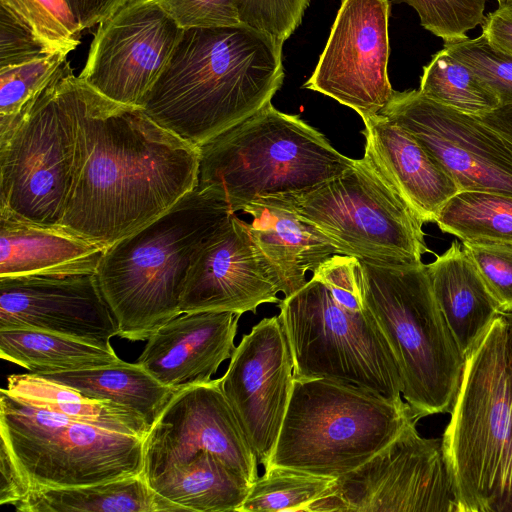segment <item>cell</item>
Here are the masks:
<instances>
[{"label": "cell", "mask_w": 512, "mask_h": 512, "mask_svg": "<svg viewBox=\"0 0 512 512\" xmlns=\"http://www.w3.org/2000/svg\"><path fill=\"white\" fill-rule=\"evenodd\" d=\"M481 27L492 44L512 55V7H498L490 12Z\"/></svg>", "instance_id": "cell-44"}, {"label": "cell", "mask_w": 512, "mask_h": 512, "mask_svg": "<svg viewBox=\"0 0 512 512\" xmlns=\"http://www.w3.org/2000/svg\"><path fill=\"white\" fill-rule=\"evenodd\" d=\"M278 307L294 379H329L402 400L396 359L365 305L361 310L347 308L311 278Z\"/></svg>", "instance_id": "cell-9"}, {"label": "cell", "mask_w": 512, "mask_h": 512, "mask_svg": "<svg viewBox=\"0 0 512 512\" xmlns=\"http://www.w3.org/2000/svg\"><path fill=\"white\" fill-rule=\"evenodd\" d=\"M259 199L293 211L335 241L344 255L404 264L420 263L431 252L423 222L365 157L309 189Z\"/></svg>", "instance_id": "cell-11"}, {"label": "cell", "mask_w": 512, "mask_h": 512, "mask_svg": "<svg viewBox=\"0 0 512 512\" xmlns=\"http://www.w3.org/2000/svg\"><path fill=\"white\" fill-rule=\"evenodd\" d=\"M283 44L243 23L183 30L141 109L200 146L271 102L284 80Z\"/></svg>", "instance_id": "cell-2"}, {"label": "cell", "mask_w": 512, "mask_h": 512, "mask_svg": "<svg viewBox=\"0 0 512 512\" xmlns=\"http://www.w3.org/2000/svg\"><path fill=\"white\" fill-rule=\"evenodd\" d=\"M410 421L364 464L338 477L306 512H460L441 439Z\"/></svg>", "instance_id": "cell-12"}, {"label": "cell", "mask_w": 512, "mask_h": 512, "mask_svg": "<svg viewBox=\"0 0 512 512\" xmlns=\"http://www.w3.org/2000/svg\"><path fill=\"white\" fill-rule=\"evenodd\" d=\"M442 442L460 512H512V312L465 358Z\"/></svg>", "instance_id": "cell-4"}, {"label": "cell", "mask_w": 512, "mask_h": 512, "mask_svg": "<svg viewBox=\"0 0 512 512\" xmlns=\"http://www.w3.org/2000/svg\"><path fill=\"white\" fill-rule=\"evenodd\" d=\"M365 307L396 359L414 416L451 412L465 358L434 296L426 264L359 259Z\"/></svg>", "instance_id": "cell-6"}, {"label": "cell", "mask_w": 512, "mask_h": 512, "mask_svg": "<svg viewBox=\"0 0 512 512\" xmlns=\"http://www.w3.org/2000/svg\"><path fill=\"white\" fill-rule=\"evenodd\" d=\"M498 1V7L504 8V7H512V0H497Z\"/></svg>", "instance_id": "cell-46"}, {"label": "cell", "mask_w": 512, "mask_h": 512, "mask_svg": "<svg viewBox=\"0 0 512 512\" xmlns=\"http://www.w3.org/2000/svg\"><path fill=\"white\" fill-rule=\"evenodd\" d=\"M0 356L38 375L94 369L124 362L114 351L32 329H0Z\"/></svg>", "instance_id": "cell-29"}, {"label": "cell", "mask_w": 512, "mask_h": 512, "mask_svg": "<svg viewBox=\"0 0 512 512\" xmlns=\"http://www.w3.org/2000/svg\"><path fill=\"white\" fill-rule=\"evenodd\" d=\"M198 148L197 188L223 200L233 213L259 198L319 185L354 163L318 130L271 102Z\"/></svg>", "instance_id": "cell-5"}, {"label": "cell", "mask_w": 512, "mask_h": 512, "mask_svg": "<svg viewBox=\"0 0 512 512\" xmlns=\"http://www.w3.org/2000/svg\"><path fill=\"white\" fill-rule=\"evenodd\" d=\"M364 157L424 223L436 222L459 189L441 164L404 128L382 114L363 120Z\"/></svg>", "instance_id": "cell-21"}, {"label": "cell", "mask_w": 512, "mask_h": 512, "mask_svg": "<svg viewBox=\"0 0 512 512\" xmlns=\"http://www.w3.org/2000/svg\"><path fill=\"white\" fill-rule=\"evenodd\" d=\"M0 7L49 53L69 54L80 43L82 30L64 0H0Z\"/></svg>", "instance_id": "cell-34"}, {"label": "cell", "mask_w": 512, "mask_h": 512, "mask_svg": "<svg viewBox=\"0 0 512 512\" xmlns=\"http://www.w3.org/2000/svg\"><path fill=\"white\" fill-rule=\"evenodd\" d=\"M336 479L287 467L266 468L251 484L238 512H306Z\"/></svg>", "instance_id": "cell-32"}, {"label": "cell", "mask_w": 512, "mask_h": 512, "mask_svg": "<svg viewBox=\"0 0 512 512\" xmlns=\"http://www.w3.org/2000/svg\"><path fill=\"white\" fill-rule=\"evenodd\" d=\"M198 169V146L79 78L76 169L60 226L107 248L194 190Z\"/></svg>", "instance_id": "cell-1"}, {"label": "cell", "mask_w": 512, "mask_h": 512, "mask_svg": "<svg viewBox=\"0 0 512 512\" xmlns=\"http://www.w3.org/2000/svg\"><path fill=\"white\" fill-rule=\"evenodd\" d=\"M486 287L502 312H512V245L463 241Z\"/></svg>", "instance_id": "cell-37"}, {"label": "cell", "mask_w": 512, "mask_h": 512, "mask_svg": "<svg viewBox=\"0 0 512 512\" xmlns=\"http://www.w3.org/2000/svg\"><path fill=\"white\" fill-rule=\"evenodd\" d=\"M0 504L14 505L27 494L14 459L6 445L0 441Z\"/></svg>", "instance_id": "cell-43"}, {"label": "cell", "mask_w": 512, "mask_h": 512, "mask_svg": "<svg viewBox=\"0 0 512 512\" xmlns=\"http://www.w3.org/2000/svg\"><path fill=\"white\" fill-rule=\"evenodd\" d=\"M476 117L512 146V104L500 105L496 109Z\"/></svg>", "instance_id": "cell-45"}, {"label": "cell", "mask_w": 512, "mask_h": 512, "mask_svg": "<svg viewBox=\"0 0 512 512\" xmlns=\"http://www.w3.org/2000/svg\"><path fill=\"white\" fill-rule=\"evenodd\" d=\"M435 223L461 242L512 245V196L460 191L444 205Z\"/></svg>", "instance_id": "cell-30"}, {"label": "cell", "mask_w": 512, "mask_h": 512, "mask_svg": "<svg viewBox=\"0 0 512 512\" xmlns=\"http://www.w3.org/2000/svg\"><path fill=\"white\" fill-rule=\"evenodd\" d=\"M427 264L432 290L446 323L466 358L502 312L462 244Z\"/></svg>", "instance_id": "cell-24"}, {"label": "cell", "mask_w": 512, "mask_h": 512, "mask_svg": "<svg viewBox=\"0 0 512 512\" xmlns=\"http://www.w3.org/2000/svg\"><path fill=\"white\" fill-rule=\"evenodd\" d=\"M146 480L165 499L198 512H238L251 487L242 474L206 451Z\"/></svg>", "instance_id": "cell-25"}, {"label": "cell", "mask_w": 512, "mask_h": 512, "mask_svg": "<svg viewBox=\"0 0 512 512\" xmlns=\"http://www.w3.org/2000/svg\"><path fill=\"white\" fill-rule=\"evenodd\" d=\"M106 248L0 210V277L96 273Z\"/></svg>", "instance_id": "cell-22"}, {"label": "cell", "mask_w": 512, "mask_h": 512, "mask_svg": "<svg viewBox=\"0 0 512 512\" xmlns=\"http://www.w3.org/2000/svg\"><path fill=\"white\" fill-rule=\"evenodd\" d=\"M50 54L4 8L0 7V68L19 65Z\"/></svg>", "instance_id": "cell-41"}, {"label": "cell", "mask_w": 512, "mask_h": 512, "mask_svg": "<svg viewBox=\"0 0 512 512\" xmlns=\"http://www.w3.org/2000/svg\"><path fill=\"white\" fill-rule=\"evenodd\" d=\"M40 376L73 388L85 397L124 406L140 415L149 427L175 393L137 362Z\"/></svg>", "instance_id": "cell-28"}, {"label": "cell", "mask_w": 512, "mask_h": 512, "mask_svg": "<svg viewBox=\"0 0 512 512\" xmlns=\"http://www.w3.org/2000/svg\"><path fill=\"white\" fill-rule=\"evenodd\" d=\"M0 441L11 453L27 493L143 473V438L35 407L2 389Z\"/></svg>", "instance_id": "cell-8"}, {"label": "cell", "mask_w": 512, "mask_h": 512, "mask_svg": "<svg viewBox=\"0 0 512 512\" xmlns=\"http://www.w3.org/2000/svg\"><path fill=\"white\" fill-rule=\"evenodd\" d=\"M443 49L466 64L498 98L500 105L512 104V55L492 44L483 34L444 42Z\"/></svg>", "instance_id": "cell-35"}, {"label": "cell", "mask_w": 512, "mask_h": 512, "mask_svg": "<svg viewBox=\"0 0 512 512\" xmlns=\"http://www.w3.org/2000/svg\"><path fill=\"white\" fill-rule=\"evenodd\" d=\"M182 34L158 0H125L98 24L79 78L114 102L142 108Z\"/></svg>", "instance_id": "cell-13"}, {"label": "cell", "mask_w": 512, "mask_h": 512, "mask_svg": "<svg viewBox=\"0 0 512 512\" xmlns=\"http://www.w3.org/2000/svg\"><path fill=\"white\" fill-rule=\"evenodd\" d=\"M13 506L21 512L186 511L156 493L143 473L85 486L33 490Z\"/></svg>", "instance_id": "cell-26"}, {"label": "cell", "mask_w": 512, "mask_h": 512, "mask_svg": "<svg viewBox=\"0 0 512 512\" xmlns=\"http://www.w3.org/2000/svg\"><path fill=\"white\" fill-rule=\"evenodd\" d=\"M416 10L421 25L444 42L467 38L485 19V0H398Z\"/></svg>", "instance_id": "cell-36"}, {"label": "cell", "mask_w": 512, "mask_h": 512, "mask_svg": "<svg viewBox=\"0 0 512 512\" xmlns=\"http://www.w3.org/2000/svg\"><path fill=\"white\" fill-rule=\"evenodd\" d=\"M242 211L252 216L248 230L285 297L307 283V272L332 255L344 254L335 241L291 210L257 199Z\"/></svg>", "instance_id": "cell-23"}, {"label": "cell", "mask_w": 512, "mask_h": 512, "mask_svg": "<svg viewBox=\"0 0 512 512\" xmlns=\"http://www.w3.org/2000/svg\"><path fill=\"white\" fill-rule=\"evenodd\" d=\"M67 53L0 68V141L6 139L54 79Z\"/></svg>", "instance_id": "cell-33"}, {"label": "cell", "mask_w": 512, "mask_h": 512, "mask_svg": "<svg viewBox=\"0 0 512 512\" xmlns=\"http://www.w3.org/2000/svg\"><path fill=\"white\" fill-rule=\"evenodd\" d=\"M380 114L410 133L459 192L512 196V146L476 116L439 104L419 90L395 91Z\"/></svg>", "instance_id": "cell-14"}, {"label": "cell", "mask_w": 512, "mask_h": 512, "mask_svg": "<svg viewBox=\"0 0 512 512\" xmlns=\"http://www.w3.org/2000/svg\"><path fill=\"white\" fill-rule=\"evenodd\" d=\"M241 22L285 42L301 24L309 0H236Z\"/></svg>", "instance_id": "cell-38"}, {"label": "cell", "mask_w": 512, "mask_h": 512, "mask_svg": "<svg viewBox=\"0 0 512 512\" xmlns=\"http://www.w3.org/2000/svg\"><path fill=\"white\" fill-rule=\"evenodd\" d=\"M412 420L410 406L329 379H294L267 466L338 478L388 445Z\"/></svg>", "instance_id": "cell-7"}, {"label": "cell", "mask_w": 512, "mask_h": 512, "mask_svg": "<svg viewBox=\"0 0 512 512\" xmlns=\"http://www.w3.org/2000/svg\"><path fill=\"white\" fill-rule=\"evenodd\" d=\"M231 213L223 200L196 187L155 220L106 248L96 276L118 336L147 340L181 313L192 256Z\"/></svg>", "instance_id": "cell-3"}, {"label": "cell", "mask_w": 512, "mask_h": 512, "mask_svg": "<svg viewBox=\"0 0 512 512\" xmlns=\"http://www.w3.org/2000/svg\"><path fill=\"white\" fill-rule=\"evenodd\" d=\"M359 263L355 256L335 254L312 272V278L323 283L343 306L361 310L364 303L359 282Z\"/></svg>", "instance_id": "cell-40"}, {"label": "cell", "mask_w": 512, "mask_h": 512, "mask_svg": "<svg viewBox=\"0 0 512 512\" xmlns=\"http://www.w3.org/2000/svg\"><path fill=\"white\" fill-rule=\"evenodd\" d=\"M2 390L35 407L106 430L144 439L150 429L140 415L124 406L85 397L73 388L31 372L8 376Z\"/></svg>", "instance_id": "cell-27"}, {"label": "cell", "mask_w": 512, "mask_h": 512, "mask_svg": "<svg viewBox=\"0 0 512 512\" xmlns=\"http://www.w3.org/2000/svg\"><path fill=\"white\" fill-rule=\"evenodd\" d=\"M419 91L439 104L473 116L500 106L498 98L478 76L444 49L423 67Z\"/></svg>", "instance_id": "cell-31"}, {"label": "cell", "mask_w": 512, "mask_h": 512, "mask_svg": "<svg viewBox=\"0 0 512 512\" xmlns=\"http://www.w3.org/2000/svg\"><path fill=\"white\" fill-rule=\"evenodd\" d=\"M183 29L217 28L241 24L236 0H158Z\"/></svg>", "instance_id": "cell-39"}, {"label": "cell", "mask_w": 512, "mask_h": 512, "mask_svg": "<svg viewBox=\"0 0 512 512\" xmlns=\"http://www.w3.org/2000/svg\"><path fill=\"white\" fill-rule=\"evenodd\" d=\"M0 329H32L114 351L118 325L96 273L0 277Z\"/></svg>", "instance_id": "cell-18"}, {"label": "cell", "mask_w": 512, "mask_h": 512, "mask_svg": "<svg viewBox=\"0 0 512 512\" xmlns=\"http://www.w3.org/2000/svg\"><path fill=\"white\" fill-rule=\"evenodd\" d=\"M83 31L111 16L125 0H64Z\"/></svg>", "instance_id": "cell-42"}, {"label": "cell", "mask_w": 512, "mask_h": 512, "mask_svg": "<svg viewBox=\"0 0 512 512\" xmlns=\"http://www.w3.org/2000/svg\"><path fill=\"white\" fill-rule=\"evenodd\" d=\"M279 292V284L247 222L231 213L195 250L180 298V311L255 313L261 304H278Z\"/></svg>", "instance_id": "cell-19"}, {"label": "cell", "mask_w": 512, "mask_h": 512, "mask_svg": "<svg viewBox=\"0 0 512 512\" xmlns=\"http://www.w3.org/2000/svg\"><path fill=\"white\" fill-rule=\"evenodd\" d=\"M210 452L251 484L257 457L226 399L220 378L174 393L144 438L146 479L200 452Z\"/></svg>", "instance_id": "cell-17"}, {"label": "cell", "mask_w": 512, "mask_h": 512, "mask_svg": "<svg viewBox=\"0 0 512 512\" xmlns=\"http://www.w3.org/2000/svg\"><path fill=\"white\" fill-rule=\"evenodd\" d=\"M79 77L66 60L26 116L0 141V210L60 225L73 183Z\"/></svg>", "instance_id": "cell-10"}, {"label": "cell", "mask_w": 512, "mask_h": 512, "mask_svg": "<svg viewBox=\"0 0 512 512\" xmlns=\"http://www.w3.org/2000/svg\"><path fill=\"white\" fill-rule=\"evenodd\" d=\"M389 0H341L327 43L304 88L333 98L362 120L380 114L388 77Z\"/></svg>", "instance_id": "cell-15"}, {"label": "cell", "mask_w": 512, "mask_h": 512, "mask_svg": "<svg viewBox=\"0 0 512 512\" xmlns=\"http://www.w3.org/2000/svg\"><path fill=\"white\" fill-rule=\"evenodd\" d=\"M294 362L278 316L264 318L236 346L221 389L258 462L275 448L293 389Z\"/></svg>", "instance_id": "cell-16"}, {"label": "cell", "mask_w": 512, "mask_h": 512, "mask_svg": "<svg viewBox=\"0 0 512 512\" xmlns=\"http://www.w3.org/2000/svg\"><path fill=\"white\" fill-rule=\"evenodd\" d=\"M240 316L230 311L181 312L150 335L137 363L174 392L208 382L236 348Z\"/></svg>", "instance_id": "cell-20"}]
</instances>
